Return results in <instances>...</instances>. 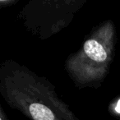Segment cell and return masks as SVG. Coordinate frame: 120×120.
<instances>
[{
  "label": "cell",
  "instance_id": "cell-3",
  "mask_svg": "<svg viewBox=\"0 0 120 120\" xmlns=\"http://www.w3.org/2000/svg\"><path fill=\"white\" fill-rule=\"evenodd\" d=\"M115 110H116V112H118V113H120V100H118V104H117L116 107H115Z\"/></svg>",
  "mask_w": 120,
  "mask_h": 120
},
{
  "label": "cell",
  "instance_id": "cell-1",
  "mask_svg": "<svg viewBox=\"0 0 120 120\" xmlns=\"http://www.w3.org/2000/svg\"><path fill=\"white\" fill-rule=\"evenodd\" d=\"M84 50L87 56L95 62H104L107 58V53L103 46L94 40H87L84 44Z\"/></svg>",
  "mask_w": 120,
  "mask_h": 120
},
{
  "label": "cell",
  "instance_id": "cell-2",
  "mask_svg": "<svg viewBox=\"0 0 120 120\" xmlns=\"http://www.w3.org/2000/svg\"><path fill=\"white\" fill-rule=\"evenodd\" d=\"M29 111L34 120H54V115L51 110L40 104L34 103L30 105Z\"/></svg>",
  "mask_w": 120,
  "mask_h": 120
},
{
  "label": "cell",
  "instance_id": "cell-4",
  "mask_svg": "<svg viewBox=\"0 0 120 120\" xmlns=\"http://www.w3.org/2000/svg\"><path fill=\"white\" fill-rule=\"evenodd\" d=\"M1 120H2V119H1Z\"/></svg>",
  "mask_w": 120,
  "mask_h": 120
}]
</instances>
